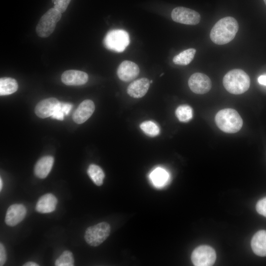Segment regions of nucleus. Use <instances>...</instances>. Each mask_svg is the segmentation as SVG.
Segmentation results:
<instances>
[{
  "label": "nucleus",
  "mask_w": 266,
  "mask_h": 266,
  "mask_svg": "<svg viewBox=\"0 0 266 266\" xmlns=\"http://www.w3.org/2000/svg\"><path fill=\"white\" fill-rule=\"evenodd\" d=\"M251 246L254 253L258 256H266V231L260 230L253 236Z\"/></svg>",
  "instance_id": "obj_17"
},
{
  "label": "nucleus",
  "mask_w": 266,
  "mask_h": 266,
  "mask_svg": "<svg viewBox=\"0 0 266 266\" xmlns=\"http://www.w3.org/2000/svg\"><path fill=\"white\" fill-rule=\"evenodd\" d=\"M188 85L191 90L198 94H203L211 89L212 83L209 77L200 72L193 74L188 80Z\"/></svg>",
  "instance_id": "obj_9"
},
{
  "label": "nucleus",
  "mask_w": 266,
  "mask_h": 266,
  "mask_svg": "<svg viewBox=\"0 0 266 266\" xmlns=\"http://www.w3.org/2000/svg\"><path fill=\"white\" fill-rule=\"evenodd\" d=\"M70 1L71 0H52L54 4V8L61 13L66 10Z\"/></svg>",
  "instance_id": "obj_26"
},
{
  "label": "nucleus",
  "mask_w": 266,
  "mask_h": 266,
  "mask_svg": "<svg viewBox=\"0 0 266 266\" xmlns=\"http://www.w3.org/2000/svg\"><path fill=\"white\" fill-rule=\"evenodd\" d=\"M215 250L208 245H201L194 249L191 255V260L196 266H212L216 260Z\"/></svg>",
  "instance_id": "obj_7"
},
{
  "label": "nucleus",
  "mask_w": 266,
  "mask_h": 266,
  "mask_svg": "<svg viewBox=\"0 0 266 266\" xmlns=\"http://www.w3.org/2000/svg\"><path fill=\"white\" fill-rule=\"evenodd\" d=\"M139 73V68L134 63L130 61H124L119 65L117 75L120 80L129 82L135 78Z\"/></svg>",
  "instance_id": "obj_11"
},
{
  "label": "nucleus",
  "mask_w": 266,
  "mask_h": 266,
  "mask_svg": "<svg viewBox=\"0 0 266 266\" xmlns=\"http://www.w3.org/2000/svg\"><path fill=\"white\" fill-rule=\"evenodd\" d=\"M54 164V158L51 156H46L40 158L36 163L34 172L36 176L43 179L50 172Z\"/></svg>",
  "instance_id": "obj_18"
},
{
  "label": "nucleus",
  "mask_w": 266,
  "mask_h": 266,
  "mask_svg": "<svg viewBox=\"0 0 266 266\" xmlns=\"http://www.w3.org/2000/svg\"><path fill=\"white\" fill-rule=\"evenodd\" d=\"M264 1L265 3V4L266 5V0H264Z\"/></svg>",
  "instance_id": "obj_34"
},
{
  "label": "nucleus",
  "mask_w": 266,
  "mask_h": 266,
  "mask_svg": "<svg viewBox=\"0 0 266 266\" xmlns=\"http://www.w3.org/2000/svg\"><path fill=\"white\" fill-rule=\"evenodd\" d=\"M196 53V50L194 48L185 50L174 57L173 62L178 65H188L193 60Z\"/></svg>",
  "instance_id": "obj_20"
},
{
  "label": "nucleus",
  "mask_w": 266,
  "mask_h": 266,
  "mask_svg": "<svg viewBox=\"0 0 266 266\" xmlns=\"http://www.w3.org/2000/svg\"><path fill=\"white\" fill-rule=\"evenodd\" d=\"M94 102L90 100L83 101L73 114V121L80 124L86 121L93 114L95 110Z\"/></svg>",
  "instance_id": "obj_12"
},
{
  "label": "nucleus",
  "mask_w": 266,
  "mask_h": 266,
  "mask_svg": "<svg viewBox=\"0 0 266 266\" xmlns=\"http://www.w3.org/2000/svg\"><path fill=\"white\" fill-rule=\"evenodd\" d=\"M175 115L180 122H187L193 117V109L188 105H181L176 109Z\"/></svg>",
  "instance_id": "obj_23"
},
{
  "label": "nucleus",
  "mask_w": 266,
  "mask_h": 266,
  "mask_svg": "<svg viewBox=\"0 0 266 266\" xmlns=\"http://www.w3.org/2000/svg\"><path fill=\"white\" fill-rule=\"evenodd\" d=\"M150 178L154 185L157 187L164 186L167 181L168 174L162 168L155 169L150 174Z\"/></svg>",
  "instance_id": "obj_21"
},
{
  "label": "nucleus",
  "mask_w": 266,
  "mask_h": 266,
  "mask_svg": "<svg viewBox=\"0 0 266 266\" xmlns=\"http://www.w3.org/2000/svg\"><path fill=\"white\" fill-rule=\"evenodd\" d=\"M258 81L260 84L266 86V75L260 76L258 78Z\"/></svg>",
  "instance_id": "obj_31"
},
{
  "label": "nucleus",
  "mask_w": 266,
  "mask_h": 266,
  "mask_svg": "<svg viewBox=\"0 0 266 266\" xmlns=\"http://www.w3.org/2000/svg\"><path fill=\"white\" fill-rule=\"evenodd\" d=\"M87 173L96 185L101 186L103 184L105 175L99 166L95 164L90 165L88 168Z\"/></svg>",
  "instance_id": "obj_22"
},
{
  "label": "nucleus",
  "mask_w": 266,
  "mask_h": 266,
  "mask_svg": "<svg viewBox=\"0 0 266 266\" xmlns=\"http://www.w3.org/2000/svg\"><path fill=\"white\" fill-rule=\"evenodd\" d=\"M150 83V81L146 78L137 79L128 86L127 93L133 98H141L147 92Z\"/></svg>",
  "instance_id": "obj_15"
},
{
  "label": "nucleus",
  "mask_w": 266,
  "mask_h": 266,
  "mask_svg": "<svg viewBox=\"0 0 266 266\" xmlns=\"http://www.w3.org/2000/svg\"><path fill=\"white\" fill-rule=\"evenodd\" d=\"M60 101L56 98H51L40 101L35 107L36 115L41 118L51 116Z\"/></svg>",
  "instance_id": "obj_13"
},
{
  "label": "nucleus",
  "mask_w": 266,
  "mask_h": 266,
  "mask_svg": "<svg viewBox=\"0 0 266 266\" xmlns=\"http://www.w3.org/2000/svg\"><path fill=\"white\" fill-rule=\"evenodd\" d=\"M110 233V225L103 222L88 227L85 231L84 238L89 245L96 247L106 239Z\"/></svg>",
  "instance_id": "obj_6"
},
{
  "label": "nucleus",
  "mask_w": 266,
  "mask_h": 266,
  "mask_svg": "<svg viewBox=\"0 0 266 266\" xmlns=\"http://www.w3.org/2000/svg\"><path fill=\"white\" fill-rule=\"evenodd\" d=\"M26 213L27 209L24 205L13 204L7 210L5 222L9 226H15L24 219Z\"/></svg>",
  "instance_id": "obj_10"
},
{
  "label": "nucleus",
  "mask_w": 266,
  "mask_h": 266,
  "mask_svg": "<svg viewBox=\"0 0 266 266\" xmlns=\"http://www.w3.org/2000/svg\"><path fill=\"white\" fill-rule=\"evenodd\" d=\"M6 260V255L4 246L0 243V266H3Z\"/></svg>",
  "instance_id": "obj_30"
},
{
  "label": "nucleus",
  "mask_w": 266,
  "mask_h": 266,
  "mask_svg": "<svg viewBox=\"0 0 266 266\" xmlns=\"http://www.w3.org/2000/svg\"><path fill=\"white\" fill-rule=\"evenodd\" d=\"M61 80L62 82L66 85H81L87 82L88 75L82 71L67 70L63 73Z\"/></svg>",
  "instance_id": "obj_14"
},
{
  "label": "nucleus",
  "mask_w": 266,
  "mask_h": 266,
  "mask_svg": "<svg viewBox=\"0 0 266 266\" xmlns=\"http://www.w3.org/2000/svg\"><path fill=\"white\" fill-rule=\"evenodd\" d=\"M140 128L145 134L150 136H155L160 133V128L158 126L151 121L142 122L140 125Z\"/></svg>",
  "instance_id": "obj_24"
},
{
  "label": "nucleus",
  "mask_w": 266,
  "mask_h": 266,
  "mask_svg": "<svg viewBox=\"0 0 266 266\" xmlns=\"http://www.w3.org/2000/svg\"><path fill=\"white\" fill-rule=\"evenodd\" d=\"M2 187V180L1 178H0V191L1 190Z\"/></svg>",
  "instance_id": "obj_33"
},
{
  "label": "nucleus",
  "mask_w": 266,
  "mask_h": 266,
  "mask_svg": "<svg viewBox=\"0 0 266 266\" xmlns=\"http://www.w3.org/2000/svg\"><path fill=\"white\" fill-rule=\"evenodd\" d=\"M225 89L234 95L241 94L247 91L250 85L248 75L240 69H233L227 72L223 79Z\"/></svg>",
  "instance_id": "obj_2"
},
{
  "label": "nucleus",
  "mask_w": 266,
  "mask_h": 266,
  "mask_svg": "<svg viewBox=\"0 0 266 266\" xmlns=\"http://www.w3.org/2000/svg\"><path fill=\"white\" fill-rule=\"evenodd\" d=\"M256 208L259 214L266 217V197L262 198L257 202Z\"/></svg>",
  "instance_id": "obj_27"
},
{
  "label": "nucleus",
  "mask_w": 266,
  "mask_h": 266,
  "mask_svg": "<svg viewBox=\"0 0 266 266\" xmlns=\"http://www.w3.org/2000/svg\"><path fill=\"white\" fill-rule=\"evenodd\" d=\"M217 127L227 133H235L242 127L243 120L235 110L226 108L219 111L215 118Z\"/></svg>",
  "instance_id": "obj_3"
},
{
  "label": "nucleus",
  "mask_w": 266,
  "mask_h": 266,
  "mask_svg": "<svg viewBox=\"0 0 266 266\" xmlns=\"http://www.w3.org/2000/svg\"><path fill=\"white\" fill-rule=\"evenodd\" d=\"M60 107L61 110L64 113L65 115H67L70 112L72 108V105L68 103L60 102Z\"/></svg>",
  "instance_id": "obj_29"
},
{
  "label": "nucleus",
  "mask_w": 266,
  "mask_h": 266,
  "mask_svg": "<svg viewBox=\"0 0 266 266\" xmlns=\"http://www.w3.org/2000/svg\"><path fill=\"white\" fill-rule=\"evenodd\" d=\"M103 42L105 47L109 50L122 52L129 44V35L124 30H113L106 34Z\"/></svg>",
  "instance_id": "obj_5"
},
{
  "label": "nucleus",
  "mask_w": 266,
  "mask_h": 266,
  "mask_svg": "<svg viewBox=\"0 0 266 266\" xmlns=\"http://www.w3.org/2000/svg\"><path fill=\"white\" fill-rule=\"evenodd\" d=\"M64 115L65 114L60 109L59 104L55 109L54 112L51 116V117L53 119H56L59 120H63L64 118Z\"/></svg>",
  "instance_id": "obj_28"
},
{
  "label": "nucleus",
  "mask_w": 266,
  "mask_h": 266,
  "mask_svg": "<svg viewBox=\"0 0 266 266\" xmlns=\"http://www.w3.org/2000/svg\"><path fill=\"white\" fill-rule=\"evenodd\" d=\"M18 88L16 80L11 77H3L0 79V95L5 96L15 92Z\"/></svg>",
  "instance_id": "obj_19"
},
{
  "label": "nucleus",
  "mask_w": 266,
  "mask_h": 266,
  "mask_svg": "<svg viewBox=\"0 0 266 266\" xmlns=\"http://www.w3.org/2000/svg\"><path fill=\"white\" fill-rule=\"evenodd\" d=\"M58 203L56 197L51 193L41 196L37 201L35 209L41 213H47L54 211Z\"/></svg>",
  "instance_id": "obj_16"
},
{
  "label": "nucleus",
  "mask_w": 266,
  "mask_h": 266,
  "mask_svg": "<svg viewBox=\"0 0 266 266\" xmlns=\"http://www.w3.org/2000/svg\"><path fill=\"white\" fill-rule=\"evenodd\" d=\"M24 266H39L37 264L33 262H28L26 263L24 265H23Z\"/></svg>",
  "instance_id": "obj_32"
},
{
  "label": "nucleus",
  "mask_w": 266,
  "mask_h": 266,
  "mask_svg": "<svg viewBox=\"0 0 266 266\" xmlns=\"http://www.w3.org/2000/svg\"><path fill=\"white\" fill-rule=\"evenodd\" d=\"M239 29L237 21L233 17H226L219 20L212 28L210 37L213 42L223 45L231 41Z\"/></svg>",
  "instance_id": "obj_1"
},
{
  "label": "nucleus",
  "mask_w": 266,
  "mask_h": 266,
  "mask_svg": "<svg viewBox=\"0 0 266 266\" xmlns=\"http://www.w3.org/2000/svg\"><path fill=\"white\" fill-rule=\"evenodd\" d=\"M62 13L55 9H49L40 18L36 27V32L41 37L49 36L54 31L57 22L61 19Z\"/></svg>",
  "instance_id": "obj_4"
},
{
  "label": "nucleus",
  "mask_w": 266,
  "mask_h": 266,
  "mask_svg": "<svg viewBox=\"0 0 266 266\" xmlns=\"http://www.w3.org/2000/svg\"><path fill=\"white\" fill-rule=\"evenodd\" d=\"M55 265L56 266H73L74 258L71 252L66 250L56 260Z\"/></svg>",
  "instance_id": "obj_25"
},
{
  "label": "nucleus",
  "mask_w": 266,
  "mask_h": 266,
  "mask_svg": "<svg viewBox=\"0 0 266 266\" xmlns=\"http://www.w3.org/2000/svg\"><path fill=\"white\" fill-rule=\"evenodd\" d=\"M171 16L174 22L186 25H196L200 20V15L198 12L182 6L174 8Z\"/></svg>",
  "instance_id": "obj_8"
}]
</instances>
